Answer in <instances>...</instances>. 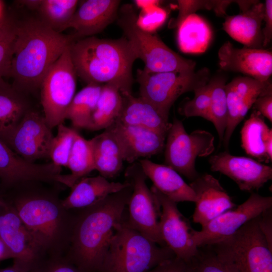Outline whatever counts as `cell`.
<instances>
[{"instance_id":"cell-1","label":"cell","mask_w":272,"mask_h":272,"mask_svg":"<svg viewBox=\"0 0 272 272\" xmlns=\"http://www.w3.org/2000/svg\"><path fill=\"white\" fill-rule=\"evenodd\" d=\"M130 185L99 202L78 210L69 249L64 255L84 272H100L103 260L132 193Z\"/></svg>"},{"instance_id":"cell-2","label":"cell","mask_w":272,"mask_h":272,"mask_svg":"<svg viewBox=\"0 0 272 272\" xmlns=\"http://www.w3.org/2000/svg\"><path fill=\"white\" fill-rule=\"evenodd\" d=\"M1 197L15 209L46 256L64 255L71 242L77 211L67 210L53 191L30 188Z\"/></svg>"},{"instance_id":"cell-3","label":"cell","mask_w":272,"mask_h":272,"mask_svg":"<svg viewBox=\"0 0 272 272\" xmlns=\"http://www.w3.org/2000/svg\"><path fill=\"white\" fill-rule=\"evenodd\" d=\"M13 55L9 77L23 94L40 89L45 75L75 40L73 35L58 33L39 19L15 24Z\"/></svg>"},{"instance_id":"cell-4","label":"cell","mask_w":272,"mask_h":272,"mask_svg":"<svg viewBox=\"0 0 272 272\" xmlns=\"http://www.w3.org/2000/svg\"><path fill=\"white\" fill-rule=\"evenodd\" d=\"M77 76L87 85L112 84L131 92L132 66L137 56L128 40L95 36L74 40L70 46Z\"/></svg>"},{"instance_id":"cell-5","label":"cell","mask_w":272,"mask_h":272,"mask_svg":"<svg viewBox=\"0 0 272 272\" xmlns=\"http://www.w3.org/2000/svg\"><path fill=\"white\" fill-rule=\"evenodd\" d=\"M125 219L117 227L100 272H148L175 257L167 246H161L128 227Z\"/></svg>"},{"instance_id":"cell-6","label":"cell","mask_w":272,"mask_h":272,"mask_svg":"<svg viewBox=\"0 0 272 272\" xmlns=\"http://www.w3.org/2000/svg\"><path fill=\"white\" fill-rule=\"evenodd\" d=\"M259 216L210 245L228 272H272V249L260 228Z\"/></svg>"},{"instance_id":"cell-7","label":"cell","mask_w":272,"mask_h":272,"mask_svg":"<svg viewBox=\"0 0 272 272\" xmlns=\"http://www.w3.org/2000/svg\"><path fill=\"white\" fill-rule=\"evenodd\" d=\"M125 37L131 44L138 59L150 72L195 70L196 62L170 48L156 34L143 29L138 24L136 12L129 4L122 6L116 18Z\"/></svg>"},{"instance_id":"cell-8","label":"cell","mask_w":272,"mask_h":272,"mask_svg":"<svg viewBox=\"0 0 272 272\" xmlns=\"http://www.w3.org/2000/svg\"><path fill=\"white\" fill-rule=\"evenodd\" d=\"M210 76L205 67L197 71L166 72H150L143 69L138 70L137 80L140 97L169 118L170 110L178 98L207 85Z\"/></svg>"},{"instance_id":"cell-9","label":"cell","mask_w":272,"mask_h":272,"mask_svg":"<svg viewBox=\"0 0 272 272\" xmlns=\"http://www.w3.org/2000/svg\"><path fill=\"white\" fill-rule=\"evenodd\" d=\"M214 141V136L205 130L188 134L182 122L175 118L166 137L165 164L192 181L199 175L195 169L196 158L211 155L215 150Z\"/></svg>"},{"instance_id":"cell-10","label":"cell","mask_w":272,"mask_h":272,"mask_svg":"<svg viewBox=\"0 0 272 272\" xmlns=\"http://www.w3.org/2000/svg\"><path fill=\"white\" fill-rule=\"evenodd\" d=\"M70 46L48 70L40 87L43 116L51 129L66 119L67 109L76 94L77 76Z\"/></svg>"},{"instance_id":"cell-11","label":"cell","mask_w":272,"mask_h":272,"mask_svg":"<svg viewBox=\"0 0 272 272\" xmlns=\"http://www.w3.org/2000/svg\"><path fill=\"white\" fill-rule=\"evenodd\" d=\"M125 177L132 188L125 224L160 246H166L159 231L161 206L156 196L148 187L147 177L140 164L134 163L130 166Z\"/></svg>"},{"instance_id":"cell-12","label":"cell","mask_w":272,"mask_h":272,"mask_svg":"<svg viewBox=\"0 0 272 272\" xmlns=\"http://www.w3.org/2000/svg\"><path fill=\"white\" fill-rule=\"evenodd\" d=\"M272 208V197L251 192L248 198L234 209L217 216L200 231L193 230L192 241L196 247L210 245L231 236L248 221Z\"/></svg>"},{"instance_id":"cell-13","label":"cell","mask_w":272,"mask_h":272,"mask_svg":"<svg viewBox=\"0 0 272 272\" xmlns=\"http://www.w3.org/2000/svg\"><path fill=\"white\" fill-rule=\"evenodd\" d=\"M61 174V167L28 162L0 139L1 190L34 182L59 184Z\"/></svg>"},{"instance_id":"cell-14","label":"cell","mask_w":272,"mask_h":272,"mask_svg":"<svg viewBox=\"0 0 272 272\" xmlns=\"http://www.w3.org/2000/svg\"><path fill=\"white\" fill-rule=\"evenodd\" d=\"M53 137L44 116L30 109L5 143L24 160L34 163L48 157Z\"/></svg>"},{"instance_id":"cell-15","label":"cell","mask_w":272,"mask_h":272,"mask_svg":"<svg viewBox=\"0 0 272 272\" xmlns=\"http://www.w3.org/2000/svg\"><path fill=\"white\" fill-rule=\"evenodd\" d=\"M151 189L161 206L159 231L163 242L175 257L187 261L198 250L192 243L193 229L189 221L179 211L177 203L168 198L153 186Z\"/></svg>"},{"instance_id":"cell-16","label":"cell","mask_w":272,"mask_h":272,"mask_svg":"<svg viewBox=\"0 0 272 272\" xmlns=\"http://www.w3.org/2000/svg\"><path fill=\"white\" fill-rule=\"evenodd\" d=\"M209 162L212 171L231 178L242 191L253 192L272 179L271 167L250 158L224 152L211 156Z\"/></svg>"},{"instance_id":"cell-17","label":"cell","mask_w":272,"mask_h":272,"mask_svg":"<svg viewBox=\"0 0 272 272\" xmlns=\"http://www.w3.org/2000/svg\"><path fill=\"white\" fill-rule=\"evenodd\" d=\"M1 198L0 238L12 253L14 261L32 266L46 256L13 207Z\"/></svg>"},{"instance_id":"cell-18","label":"cell","mask_w":272,"mask_h":272,"mask_svg":"<svg viewBox=\"0 0 272 272\" xmlns=\"http://www.w3.org/2000/svg\"><path fill=\"white\" fill-rule=\"evenodd\" d=\"M271 89L270 80L261 82L247 76L237 77L226 84L228 120L223 141L225 149L228 148L237 126L244 119L256 98Z\"/></svg>"},{"instance_id":"cell-19","label":"cell","mask_w":272,"mask_h":272,"mask_svg":"<svg viewBox=\"0 0 272 272\" xmlns=\"http://www.w3.org/2000/svg\"><path fill=\"white\" fill-rule=\"evenodd\" d=\"M221 69L242 73L261 82L270 80L272 74V52L264 49L235 47L225 42L218 52Z\"/></svg>"},{"instance_id":"cell-20","label":"cell","mask_w":272,"mask_h":272,"mask_svg":"<svg viewBox=\"0 0 272 272\" xmlns=\"http://www.w3.org/2000/svg\"><path fill=\"white\" fill-rule=\"evenodd\" d=\"M189 185L196 197L192 220L201 227L217 216L236 207L219 181L211 174H199Z\"/></svg>"},{"instance_id":"cell-21","label":"cell","mask_w":272,"mask_h":272,"mask_svg":"<svg viewBox=\"0 0 272 272\" xmlns=\"http://www.w3.org/2000/svg\"><path fill=\"white\" fill-rule=\"evenodd\" d=\"M106 129L114 135L121 148L124 161L129 164L162 152L166 137L148 129L115 121Z\"/></svg>"},{"instance_id":"cell-22","label":"cell","mask_w":272,"mask_h":272,"mask_svg":"<svg viewBox=\"0 0 272 272\" xmlns=\"http://www.w3.org/2000/svg\"><path fill=\"white\" fill-rule=\"evenodd\" d=\"M120 3L119 0L82 1L67 29H74L76 40L94 36L116 19Z\"/></svg>"},{"instance_id":"cell-23","label":"cell","mask_w":272,"mask_h":272,"mask_svg":"<svg viewBox=\"0 0 272 272\" xmlns=\"http://www.w3.org/2000/svg\"><path fill=\"white\" fill-rule=\"evenodd\" d=\"M264 16V4L257 1L240 14L227 16L223 29L233 39L254 49H263L261 25Z\"/></svg>"},{"instance_id":"cell-24","label":"cell","mask_w":272,"mask_h":272,"mask_svg":"<svg viewBox=\"0 0 272 272\" xmlns=\"http://www.w3.org/2000/svg\"><path fill=\"white\" fill-rule=\"evenodd\" d=\"M122 105L116 121L153 130L166 137L171 123L153 105L131 92H121Z\"/></svg>"},{"instance_id":"cell-25","label":"cell","mask_w":272,"mask_h":272,"mask_svg":"<svg viewBox=\"0 0 272 272\" xmlns=\"http://www.w3.org/2000/svg\"><path fill=\"white\" fill-rule=\"evenodd\" d=\"M130 185L128 181L123 183L110 182L99 175L84 177L71 188L69 195L61 200L64 208L78 210L92 206L108 195L117 192Z\"/></svg>"},{"instance_id":"cell-26","label":"cell","mask_w":272,"mask_h":272,"mask_svg":"<svg viewBox=\"0 0 272 272\" xmlns=\"http://www.w3.org/2000/svg\"><path fill=\"white\" fill-rule=\"evenodd\" d=\"M153 186L172 201H195V193L177 172L165 165L154 163L148 159H141L139 163Z\"/></svg>"},{"instance_id":"cell-27","label":"cell","mask_w":272,"mask_h":272,"mask_svg":"<svg viewBox=\"0 0 272 272\" xmlns=\"http://www.w3.org/2000/svg\"><path fill=\"white\" fill-rule=\"evenodd\" d=\"M241 147L249 156L258 162L272 161V129L264 117L254 110L245 121L240 131Z\"/></svg>"},{"instance_id":"cell-28","label":"cell","mask_w":272,"mask_h":272,"mask_svg":"<svg viewBox=\"0 0 272 272\" xmlns=\"http://www.w3.org/2000/svg\"><path fill=\"white\" fill-rule=\"evenodd\" d=\"M24 94L0 78V139L5 143L30 109Z\"/></svg>"},{"instance_id":"cell-29","label":"cell","mask_w":272,"mask_h":272,"mask_svg":"<svg viewBox=\"0 0 272 272\" xmlns=\"http://www.w3.org/2000/svg\"><path fill=\"white\" fill-rule=\"evenodd\" d=\"M92 146L95 170L108 179L118 175L124 161L117 140L107 129L90 139Z\"/></svg>"},{"instance_id":"cell-30","label":"cell","mask_w":272,"mask_h":272,"mask_svg":"<svg viewBox=\"0 0 272 272\" xmlns=\"http://www.w3.org/2000/svg\"><path fill=\"white\" fill-rule=\"evenodd\" d=\"M178 28V43L182 51L189 53L206 51L213 33L205 19L194 13L187 17Z\"/></svg>"},{"instance_id":"cell-31","label":"cell","mask_w":272,"mask_h":272,"mask_svg":"<svg viewBox=\"0 0 272 272\" xmlns=\"http://www.w3.org/2000/svg\"><path fill=\"white\" fill-rule=\"evenodd\" d=\"M69 174H61L59 184L71 188L79 180L95 170L91 140L77 133L66 166Z\"/></svg>"},{"instance_id":"cell-32","label":"cell","mask_w":272,"mask_h":272,"mask_svg":"<svg viewBox=\"0 0 272 272\" xmlns=\"http://www.w3.org/2000/svg\"><path fill=\"white\" fill-rule=\"evenodd\" d=\"M122 105L119 88L112 84L103 85L88 130L106 129L117 119Z\"/></svg>"},{"instance_id":"cell-33","label":"cell","mask_w":272,"mask_h":272,"mask_svg":"<svg viewBox=\"0 0 272 272\" xmlns=\"http://www.w3.org/2000/svg\"><path fill=\"white\" fill-rule=\"evenodd\" d=\"M102 86L89 84L75 94L66 114L74 128L88 129Z\"/></svg>"},{"instance_id":"cell-34","label":"cell","mask_w":272,"mask_h":272,"mask_svg":"<svg viewBox=\"0 0 272 272\" xmlns=\"http://www.w3.org/2000/svg\"><path fill=\"white\" fill-rule=\"evenodd\" d=\"M79 1L41 0L37 9L39 18L54 31L62 33L75 14Z\"/></svg>"},{"instance_id":"cell-35","label":"cell","mask_w":272,"mask_h":272,"mask_svg":"<svg viewBox=\"0 0 272 272\" xmlns=\"http://www.w3.org/2000/svg\"><path fill=\"white\" fill-rule=\"evenodd\" d=\"M211 88L210 121L214 125L220 144L224 139L228 120V105L226 93V79L216 75L209 82Z\"/></svg>"},{"instance_id":"cell-36","label":"cell","mask_w":272,"mask_h":272,"mask_svg":"<svg viewBox=\"0 0 272 272\" xmlns=\"http://www.w3.org/2000/svg\"><path fill=\"white\" fill-rule=\"evenodd\" d=\"M56 134L54 136L49 150L48 158L58 167H66L69 156L77 133L74 128L69 127L63 123L57 126Z\"/></svg>"},{"instance_id":"cell-37","label":"cell","mask_w":272,"mask_h":272,"mask_svg":"<svg viewBox=\"0 0 272 272\" xmlns=\"http://www.w3.org/2000/svg\"><path fill=\"white\" fill-rule=\"evenodd\" d=\"M185 262V272H228L210 245L198 248L195 255Z\"/></svg>"},{"instance_id":"cell-38","label":"cell","mask_w":272,"mask_h":272,"mask_svg":"<svg viewBox=\"0 0 272 272\" xmlns=\"http://www.w3.org/2000/svg\"><path fill=\"white\" fill-rule=\"evenodd\" d=\"M194 96L186 101L179 110L186 117H200L210 121L211 88L209 83L194 91Z\"/></svg>"},{"instance_id":"cell-39","label":"cell","mask_w":272,"mask_h":272,"mask_svg":"<svg viewBox=\"0 0 272 272\" xmlns=\"http://www.w3.org/2000/svg\"><path fill=\"white\" fill-rule=\"evenodd\" d=\"M178 13L169 24V27H178L189 15L200 9L213 10L216 14L220 11L221 1H177Z\"/></svg>"},{"instance_id":"cell-40","label":"cell","mask_w":272,"mask_h":272,"mask_svg":"<svg viewBox=\"0 0 272 272\" xmlns=\"http://www.w3.org/2000/svg\"><path fill=\"white\" fill-rule=\"evenodd\" d=\"M15 23L0 33V78L9 77L13 55Z\"/></svg>"},{"instance_id":"cell-41","label":"cell","mask_w":272,"mask_h":272,"mask_svg":"<svg viewBox=\"0 0 272 272\" xmlns=\"http://www.w3.org/2000/svg\"><path fill=\"white\" fill-rule=\"evenodd\" d=\"M29 272H84L65 255L45 256L31 268Z\"/></svg>"},{"instance_id":"cell-42","label":"cell","mask_w":272,"mask_h":272,"mask_svg":"<svg viewBox=\"0 0 272 272\" xmlns=\"http://www.w3.org/2000/svg\"><path fill=\"white\" fill-rule=\"evenodd\" d=\"M253 109L272 122V89L260 95L253 104Z\"/></svg>"},{"instance_id":"cell-43","label":"cell","mask_w":272,"mask_h":272,"mask_svg":"<svg viewBox=\"0 0 272 272\" xmlns=\"http://www.w3.org/2000/svg\"><path fill=\"white\" fill-rule=\"evenodd\" d=\"M148 272H185V262L174 257L161 263Z\"/></svg>"},{"instance_id":"cell-44","label":"cell","mask_w":272,"mask_h":272,"mask_svg":"<svg viewBox=\"0 0 272 272\" xmlns=\"http://www.w3.org/2000/svg\"><path fill=\"white\" fill-rule=\"evenodd\" d=\"M264 5V27L262 28L263 36V48L266 47L272 38V1L266 0Z\"/></svg>"},{"instance_id":"cell-45","label":"cell","mask_w":272,"mask_h":272,"mask_svg":"<svg viewBox=\"0 0 272 272\" xmlns=\"http://www.w3.org/2000/svg\"><path fill=\"white\" fill-rule=\"evenodd\" d=\"M259 225L272 249V208L264 211L259 216Z\"/></svg>"},{"instance_id":"cell-46","label":"cell","mask_w":272,"mask_h":272,"mask_svg":"<svg viewBox=\"0 0 272 272\" xmlns=\"http://www.w3.org/2000/svg\"><path fill=\"white\" fill-rule=\"evenodd\" d=\"M31 267L30 265L14 261L11 266L0 269V272H29Z\"/></svg>"},{"instance_id":"cell-47","label":"cell","mask_w":272,"mask_h":272,"mask_svg":"<svg viewBox=\"0 0 272 272\" xmlns=\"http://www.w3.org/2000/svg\"><path fill=\"white\" fill-rule=\"evenodd\" d=\"M13 258V255L7 245L0 238V261Z\"/></svg>"},{"instance_id":"cell-48","label":"cell","mask_w":272,"mask_h":272,"mask_svg":"<svg viewBox=\"0 0 272 272\" xmlns=\"http://www.w3.org/2000/svg\"><path fill=\"white\" fill-rule=\"evenodd\" d=\"M41 0L33 1H18L22 6H25L27 8L37 10L40 3Z\"/></svg>"},{"instance_id":"cell-49","label":"cell","mask_w":272,"mask_h":272,"mask_svg":"<svg viewBox=\"0 0 272 272\" xmlns=\"http://www.w3.org/2000/svg\"><path fill=\"white\" fill-rule=\"evenodd\" d=\"M14 22H13L9 18L5 20L0 21V33L9 27Z\"/></svg>"},{"instance_id":"cell-50","label":"cell","mask_w":272,"mask_h":272,"mask_svg":"<svg viewBox=\"0 0 272 272\" xmlns=\"http://www.w3.org/2000/svg\"><path fill=\"white\" fill-rule=\"evenodd\" d=\"M5 11V6L4 3L0 1V21L5 20L8 19Z\"/></svg>"},{"instance_id":"cell-51","label":"cell","mask_w":272,"mask_h":272,"mask_svg":"<svg viewBox=\"0 0 272 272\" xmlns=\"http://www.w3.org/2000/svg\"><path fill=\"white\" fill-rule=\"evenodd\" d=\"M2 203V198H1V183H0V206Z\"/></svg>"}]
</instances>
